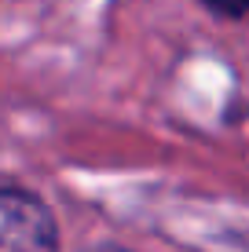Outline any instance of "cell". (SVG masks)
<instances>
[{
    "label": "cell",
    "instance_id": "1",
    "mask_svg": "<svg viewBox=\"0 0 249 252\" xmlns=\"http://www.w3.org/2000/svg\"><path fill=\"white\" fill-rule=\"evenodd\" d=\"M0 252H59L55 220L33 194L0 187Z\"/></svg>",
    "mask_w": 249,
    "mask_h": 252
},
{
    "label": "cell",
    "instance_id": "2",
    "mask_svg": "<svg viewBox=\"0 0 249 252\" xmlns=\"http://www.w3.org/2000/svg\"><path fill=\"white\" fill-rule=\"evenodd\" d=\"M198 4H205L209 11L224 15V19H242V15H249V0H198Z\"/></svg>",
    "mask_w": 249,
    "mask_h": 252
},
{
    "label": "cell",
    "instance_id": "3",
    "mask_svg": "<svg viewBox=\"0 0 249 252\" xmlns=\"http://www.w3.org/2000/svg\"><path fill=\"white\" fill-rule=\"evenodd\" d=\"M96 252H125V249H96Z\"/></svg>",
    "mask_w": 249,
    "mask_h": 252
}]
</instances>
